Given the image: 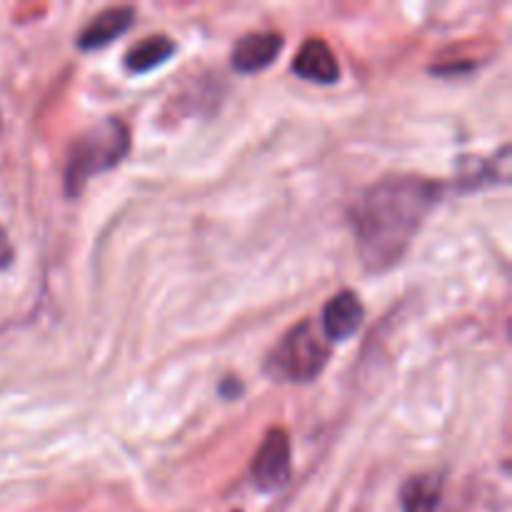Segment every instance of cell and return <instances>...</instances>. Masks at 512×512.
Instances as JSON below:
<instances>
[{"mask_svg": "<svg viewBox=\"0 0 512 512\" xmlns=\"http://www.w3.org/2000/svg\"><path fill=\"white\" fill-rule=\"evenodd\" d=\"M440 195L443 185L413 175L380 180L365 190L350 210V223L370 273H385L398 265Z\"/></svg>", "mask_w": 512, "mask_h": 512, "instance_id": "1", "label": "cell"}, {"mask_svg": "<svg viewBox=\"0 0 512 512\" xmlns=\"http://www.w3.org/2000/svg\"><path fill=\"white\" fill-rule=\"evenodd\" d=\"M130 150V133L125 123L115 118L100 120L98 125L85 130L70 145L68 163H65V195L78 198L90 178L115 168Z\"/></svg>", "mask_w": 512, "mask_h": 512, "instance_id": "2", "label": "cell"}, {"mask_svg": "<svg viewBox=\"0 0 512 512\" xmlns=\"http://www.w3.org/2000/svg\"><path fill=\"white\" fill-rule=\"evenodd\" d=\"M328 358V340L320 335L313 320H303L270 353L265 370L273 378L288 380V383H310V380H315L323 373Z\"/></svg>", "mask_w": 512, "mask_h": 512, "instance_id": "3", "label": "cell"}, {"mask_svg": "<svg viewBox=\"0 0 512 512\" xmlns=\"http://www.w3.org/2000/svg\"><path fill=\"white\" fill-rule=\"evenodd\" d=\"M290 435L283 428H273L265 435L263 445L255 453L253 463H250V478L253 485L263 493L278 490L288 483L290 478Z\"/></svg>", "mask_w": 512, "mask_h": 512, "instance_id": "4", "label": "cell"}, {"mask_svg": "<svg viewBox=\"0 0 512 512\" xmlns=\"http://www.w3.org/2000/svg\"><path fill=\"white\" fill-rule=\"evenodd\" d=\"M365 310L353 290H343L328 300L323 310V335L330 343H343L350 335L358 333L363 325Z\"/></svg>", "mask_w": 512, "mask_h": 512, "instance_id": "5", "label": "cell"}, {"mask_svg": "<svg viewBox=\"0 0 512 512\" xmlns=\"http://www.w3.org/2000/svg\"><path fill=\"white\" fill-rule=\"evenodd\" d=\"M283 50V35L280 33H248L238 40L233 48L230 63L238 73H260L268 65L275 63V58Z\"/></svg>", "mask_w": 512, "mask_h": 512, "instance_id": "6", "label": "cell"}, {"mask_svg": "<svg viewBox=\"0 0 512 512\" xmlns=\"http://www.w3.org/2000/svg\"><path fill=\"white\" fill-rule=\"evenodd\" d=\"M293 73L298 75V78L313 80V83L330 85V83H338L340 65L325 40L308 38L303 45H300L298 55H295Z\"/></svg>", "mask_w": 512, "mask_h": 512, "instance_id": "7", "label": "cell"}, {"mask_svg": "<svg viewBox=\"0 0 512 512\" xmlns=\"http://www.w3.org/2000/svg\"><path fill=\"white\" fill-rule=\"evenodd\" d=\"M135 10L130 5H120V8H105L103 13L95 15L78 35V48L80 50H98L105 48L110 40L120 38L123 33H128V28L133 25Z\"/></svg>", "mask_w": 512, "mask_h": 512, "instance_id": "8", "label": "cell"}, {"mask_svg": "<svg viewBox=\"0 0 512 512\" xmlns=\"http://www.w3.org/2000/svg\"><path fill=\"white\" fill-rule=\"evenodd\" d=\"M173 53L175 43L168 35H150V38L140 40L135 48L128 50V55H125V68L138 75L148 73V70L163 65Z\"/></svg>", "mask_w": 512, "mask_h": 512, "instance_id": "9", "label": "cell"}, {"mask_svg": "<svg viewBox=\"0 0 512 512\" xmlns=\"http://www.w3.org/2000/svg\"><path fill=\"white\" fill-rule=\"evenodd\" d=\"M443 498V480L438 475H415L403 488V512H435Z\"/></svg>", "mask_w": 512, "mask_h": 512, "instance_id": "10", "label": "cell"}, {"mask_svg": "<svg viewBox=\"0 0 512 512\" xmlns=\"http://www.w3.org/2000/svg\"><path fill=\"white\" fill-rule=\"evenodd\" d=\"M13 263V245H10L8 235H5V230L0 228V270H5L8 265Z\"/></svg>", "mask_w": 512, "mask_h": 512, "instance_id": "11", "label": "cell"}, {"mask_svg": "<svg viewBox=\"0 0 512 512\" xmlns=\"http://www.w3.org/2000/svg\"><path fill=\"white\" fill-rule=\"evenodd\" d=\"M220 393H223L225 398H238V395L243 393V385L238 383V378H225V383L220 385Z\"/></svg>", "mask_w": 512, "mask_h": 512, "instance_id": "12", "label": "cell"}]
</instances>
